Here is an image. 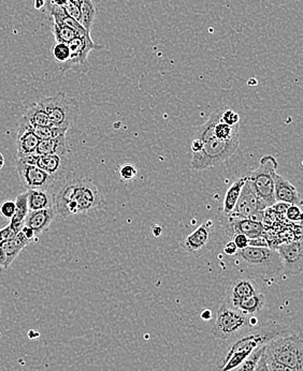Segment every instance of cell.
I'll return each instance as SVG.
<instances>
[{"label":"cell","instance_id":"6da1fadb","mask_svg":"<svg viewBox=\"0 0 303 371\" xmlns=\"http://www.w3.org/2000/svg\"><path fill=\"white\" fill-rule=\"evenodd\" d=\"M291 332L293 330L278 323H270L252 330H245L236 337L225 340L218 348L210 371L233 370L257 349Z\"/></svg>","mask_w":303,"mask_h":371},{"label":"cell","instance_id":"7a4b0ae2","mask_svg":"<svg viewBox=\"0 0 303 371\" xmlns=\"http://www.w3.org/2000/svg\"><path fill=\"white\" fill-rule=\"evenodd\" d=\"M105 203L97 186L86 178L67 180L55 194V211L63 218L88 214Z\"/></svg>","mask_w":303,"mask_h":371},{"label":"cell","instance_id":"3957f363","mask_svg":"<svg viewBox=\"0 0 303 371\" xmlns=\"http://www.w3.org/2000/svg\"><path fill=\"white\" fill-rule=\"evenodd\" d=\"M267 361H273L296 371H303V339L291 332L271 340L264 347Z\"/></svg>","mask_w":303,"mask_h":371},{"label":"cell","instance_id":"277c9868","mask_svg":"<svg viewBox=\"0 0 303 371\" xmlns=\"http://www.w3.org/2000/svg\"><path fill=\"white\" fill-rule=\"evenodd\" d=\"M239 145L240 134L227 141H222L212 136L205 141V145L199 153H193L191 167L194 170L203 171L222 165L237 153Z\"/></svg>","mask_w":303,"mask_h":371},{"label":"cell","instance_id":"5b68a950","mask_svg":"<svg viewBox=\"0 0 303 371\" xmlns=\"http://www.w3.org/2000/svg\"><path fill=\"white\" fill-rule=\"evenodd\" d=\"M233 262L243 267V270L258 275H272L282 271L281 259L275 249L268 247H249L238 251Z\"/></svg>","mask_w":303,"mask_h":371},{"label":"cell","instance_id":"8992f818","mask_svg":"<svg viewBox=\"0 0 303 371\" xmlns=\"http://www.w3.org/2000/svg\"><path fill=\"white\" fill-rule=\"evenodd\" d=\"M38 103L47 113L52 126L67 130L72 127L80 113V105L76 98L68 97L63 92L51 97L42 98Z\"/></svg>","mask_w":303,"mask_h":371},{"label":"cell","instance_id":"52a82bcc","mask_svg":"<svg viewBox=\"0 0 303 371\" xmlns=\"http://www.w3.org/2000/svg\"><path fill=\"white\" fill-rule=\"evenodd\" d=\"M278 167L279 163L273 156H264L260 159L258 168L247 175L253 190L266 204L267 209L276 203L274 199V182L278 174L276 173Z\"/></svg>","mask_w":303,"mask_h":371},{"label":"cell","instance_id":"ba28073f","mask_svg":"<svg viewBox=\"0 0 303 371\" xmlns=\"http://www.w3.org/2000/svg\"><path fill=\"white\" fill-rule=\"evenodd\" d=\"M247 328H251L249 317L243 315L224 299L216 313V322L213 324L212 332L214 337L225 341L239 335Z\"/></svg>","mask_w":303,"mask_h":371},{"label":"cell","instance_id":"9c48e42d","mask_svg":"<svg viewBox=\"0 0 303 371\" xmlns=\"http://www.w3.org/2000/svg\"><path fill=\"white\" fill-rule=\"evenodd\" d=\"M69 51L70 56L68 61L64 65L59 66V70L63 73L67 71H74V72L85 73L90 68L87 57L93 50L105 49V45L95 43L92 39L91 34L78 36L76 39L69 42Z\"/></svg>","mask_w":303,"mask_h":371},{"label":"cell","instance_id":"30bf717a","mask_svg":"<svg viewBox=\"0 0 303 371\" xmlns=\"http://www.w3.org/2000/svg\"><path fill=\"white\" fill-rule=\"evenodd\" d=\"M266 209V204L255 193L247 176L235 209L229 216L230 218H247L262 222Z\"/></svg>","mask_w":303,"mask_h":371},{"label":"cell","instance_id":"8fae6325","mask_svg":"<svg viewBox=\"0 0 303 371\" xmlns=\"http://www.w3.org/2000/svg\"><path fill=\"white\" fill-rule=\"evenodd\" d=\"M15 169L23 187L28 190H47L53 192L57 182L37 165H28L15 159Z\"/></svg>","mask_w":303,"mask_h":371},{"label":"cell","instance_id":"7c38bea8","mask_svg":"<svg viewBox=\"0 0 303 371\" xmlns=\"http://www.w3.org/2000/svg\"><path fill=\"white\" fill-rule=\"evenodd\" d=\"M281 259L282 271L289 276L300 274L302 271L303 250L301 240L282 244L275 249Z\"/></svg>","mask_w":303,"mask_h":371},{"label":"cell","instance_id":"4fadbf2b","mask_svg":"<svg viewBox=\"0 0 303 371\" xmlns=\"http://www.w3.org/2000/svg\"><path fill=\"white\" fill-rule=\"evenodd\" d=\"M32 125H30L24 116H22L17 123V136H15V147H17L15 157H24V156L36 153L39 138L32 131Z\"/></svg>","mask_w":303,"mask_h":371},{"label":"cell","instance_id":"5bb4252c","mask_svg":"<svg viewBox=\"0 0 303 371\" xmlns=\"http://www.w3.org/2000/svg\"><path fill=\"white\" fill-rule=\"evenodd\" d=\"M34 165H37L38 168L59 182L66 174L68 157L59 155H37Z\"/></svg>","mask_w":303,"mask_h":371},{"label":"cell","instance_id":"9a60e30c","mask_svg":"<svg viewBox=\"0 0 303 371\" xmlns=\"http://www.w3.org/2000/svg\"><path fill=\"white\" fill-rule=\"evenodd\" d=\"M228 234H243L249 240H255L264 235V226L260 221L247 218H230Z\"/></svg>","mask_w":303,"mask_h":371},{"label":"cell","instance_id":"2e32d148","mask_svg":"<svg viewBox=\"0 0 303 371\" xmlns=\"http://www.w3.org/2000/svg\"><path fill=\"white\" fill-rule=\"evenodd\" d=\"M260 292V288L249 278H240L230 284L226 292L225 301L231 306H235L241 299Z\"/></svg>","mask_w":303,"mask_h":371},{"label":"cell","instance_id":"e0dca14e","mask_svg":"<svg viewBox=\"0 0 303 371\" xmlns=\"http://www.w3.org/2000/svg\"><path fill=\"white\" fill-rule=\"evenodd\" d=\"M274 199L275 202H283L289 205H297L300 207L302 205V200L296 187L279 174H276L274 182Z\"/></svg>","mask_w":303,"mask_h":371},{"label":"cell","instance_id":"ac0fdd59","mask_svg":"<svg viewBox=\"0 0 303 371\" xmlns=\"http://www.w3.org/2000/svg\"><path fill=\"white\" fill-rule=\"evenodd\" d=\"M56 215L55 207L42 209V211H30L25 219V226L32 229L36 235H41L50 228Z\"/></svg>","mask_w":303,"mask_h":371},{"label":"cell","instance_id":"d6986e66","mask_svg":"<svg viewBox=\"0 0 303 371\" xmlns=\"http://www.w3.org/2000/svg\"><path fill=\"white\" fill-rule=\"evenodd\" d=\"M211 221H207L206 224H201L200 226L196 229L193 233L189 234L182 243V247L189 251V253H195L199 250L202 249L209 242L211 234Z\"/></svg>","mask_w":303,"mask_h":371},{"label":"cell","instance_id":"ffe728a7","mask_svg":"<svg viewBox=\"0 0 303 371\" xmlns=\"http://www.w3.org/2000/svg\"><path fill=\"white\" fill-rule=\"evenodd\" d=\"M28 211H36L42 209H54V192L47 190H28Z\"/></svg>","mask_w":303,"mask_h":371},{"label":"cell","instance_id":"44dd1931","mask_svg":"<svg viewBox=\"0 0 303 371\" xmlns=\"http://www.w3.org/2000/svg\"><path fill=\"white\" fill-rule=\"evenodd\" d=\"M30 244L32 243H30V240H26L21 232H19L12 238H9V240L3 242L1 243V248H3L6 257L5 268L10 266L11 263L17 259V255H20L21 251L25 247H28Z\"/></svg>","mask_w":303,"mask_h":371},{"label":"cell","instance_id":"7402d4cb","mask_svg":"<svg viewBox=\"0 0 303 371\" xmlns=\"http://www.w3.org/2000/svg\"><path fill=\"white\" fill-rule=\"evenodd\" d=\"M67 136H59V138L42 140L38 143L36 153L37 155H59L68 156L69 149L67 146Z\"/></svg>","mask_w":303,"mask_h":371},{"label":"cell","instance_id":"603a6c76","mask_svg":"<svg viewBox=\"0 0 303 371\" xmlns=\"http://www.w3.org/2000/svg\"><path fill=\"white\" fill-rule=\"evenodd\" d=\"M264 305H266V296L260 291L238 301L233 307L247 317H255L262 312Z\"/></svg>","mask_w":303,"mask_h":371},{"label":"cell","instance_id":"cb8c5ba5","mask_svg":"<svg viewBox=\"0 0 303 371\" xmlns=\"http://www.w3.org/2000/svg\"><path fill=\"white\" fill-rule=\"evenodd\" d=\"M14 202L15 213L12 218L10 219L9 226H10L15 235H17L22 230L23 226H25V219H26L28 213H30V211H28V193H26V191L19 194Z\"/></svg>","mask_w":303,"mask_h":371},{"label":"cell","instance_id":"d4e9b609","mask_svg":"<svg viewBox=\"0 0 303 371\" xmlns=\"http://www.w3.org/2000/svg\"><path fill=\"white\" fill-rule=\"evenodd\" d=\"M245 180H247V176L240 178L239 180H236L230 186L229 189L226 192L225 198H224V205H222V213L226 216H230L233 209H235L236 204H237L238 199H239Z\"/></svg>","mask_w":303,"mask_h":371},{"label":"cell","instance_id":"484cf974","mask_svg":"<svg viewBox=\"0 0 303 371\" xmlns=\"http://www.w3.org/2000/svg\"><path fill=\"white\" fill-rule=\"evenodd\" d=\"M97 14V6L94 3V0H82L81 17H80L79 23L90 34H91L92 27H93Z\"/></svg>","mask_w":303,"mask_h":371},{"label":"cell","instance_id":"4316f807","mask_svg":"<svg viewBox=\"0 0 303 371\" xmlns=\"http://www.w3.org/2000/svg\"><path fill=\"white\" fill-rule=\"evenodd\" d=\"M23 116L28 119L30 125L32 126H50L49 117H48L47 113L44 112V109L40 107L39 103H32L30 107L25 109Z\"/></svg>","mask_w":303,"mask_h":371},{"label":"cell","instance_id":"83f0119b","mask_svg":"<svg viewBox=\"0 0 303 371\" xmlns=\"http://www.w3.org/2000/svg\"><path fill=\"white\" fill-rule=\"evenodd\" d=\"M52 32L54 36L56 43H67L76 39L80 34L71 27L67 26V25L63 24V23H53L52 26Z\"/></svg>","mask_w":303,"mask_h":371},{"label":"cell","instance_id":"f1b7e54d","mask_svg":"<svg viewBox=\"0 0 303 371\" xmlns=\"http://www.w3.org/2000/svg\"><path fill=\"white\" fill-rule=\"evenodd\" d=\"M32 131L34 132V136L39 138V141H42V140H50V138L67 136L68 130L50 125V126H32Z\"/></svg>","mask_w":303,"mask_h":371},{"label":"cell","instance_id":"f546056e","mask_svg":"<svg viewBox=\"0 0 303 371\" xmlns=\"http://www.w3.org/2000/svg\"><path fill=\"white\" fill-rule=\"evenodd\" d=\"M239 124L236 125V126H228L220 120L213 128V136L222 141H227V140L233 138L236 134H239Z\"/></svg>","mask_w":303,"mask_h":371},{"label":"cell","instance_id":"4dcf8cb0","mask_svg":"<svg viewBox=\"0 0 303 371\" xmlns=\"http://www.w3.org/2000/svg\"><path fill=\"white\" fill-rule=\"evenodd\" d=\"M262 353H264V347L260 348V349H257L256 351L253 352L252 354L249 355L247 359L243 361L242 364H240L239 366L236 367L231 371H255V368H256Z\"/></svg>","mask_w":303,"mask_h":371},{"label":"cell","instance_id":"1f68e13d","mask_svg":"<svg viewBox=\"0 0 303 371\" xmlns=\"http://www.w3.org/2000/svg\"><path fill=\"white\" fill-rule=\"evenodd\" d=\"M52 54H53V59L56 61L59 66L64 65L67 63L70 56V51H69V46L67 43H56L53 46L52 49Z\"/></svg>","mask_w":303,"mask_h":371},{"label":"cell","instance_id":"d6a6232c","mask_svg":"<svg viewBox=\"0 0 303 371\" xmlns=\"http://www.w3.org/2000/svg\"><path fill=\"white\" fill-rule=\"evenodd\" d=\"M81 3L82 0H68V3L64 7L66 14L76 22H79L81 17Z\"/></svg>","mask_w":303,"mask_h":371},{"label":"cell","instance_id":"836d02e7","mask_svg":"<svg viewBox=\"0 0 303 371\" xmlns=\"http://www.w3.org/2000/svg\"><path fill=\"white\" fill-rule=\"evenodd\" d=\"M220 120H222L224 124L228 125V126H236V125L239 124L240 116L238 113H236L235 111H233V109H222Z\"/></svg>","mask_w":303,"mask_h":371},{"label":"cell","instance_id":"e575fe53","mask_svg":"<svg viewBox=\"0 0 303 371\" xmlns=\"http://www.w3.org/2000/svg\"><path fill=\"white\" fill-rule=\"evenodd\" d=\"M285 217H286L287 220L291 221V222H298L301 224L302 221V211H301L300 206H297V205H289V209H287L286 213H285Z\"/></svg>","mask_w":303,"mask_h":371},{"label":"cell","instance_id":"d590c367","mask_svg":"<svg viewBox=\"0 0 303 371\" xmlns=\"http://www.w3.org/2000/svg\"><path fill=\"white\" fill-rule=\"evenodd\" d=\"M137 174L138 171L137 169H136L135 165H129V163H127V165H124L121 167L120 175L122 180H135L136 176H137Z\"/></svg>","mask_w":303,"mask_h":371},{"label":"cell","instance_id":"8d00e7d4","mask_svg":"<svg viewBox=\"0 0 303 371\" xmlns=\"http://www.w3.org/2000/svg\"><path fill=\"white\" fill-rule=\"evenodd\" d=\"M15 213V202L5 201L0 205V214L7 220H10Z\"/></svg>","mask_w":303,"mask_h":371},{"label":"cell","instance_id":"74e56055","mask_svg":"<svg viewBox=\"0 0 303 371\" xmlns=\"http://www.w3.org/2000/svg\"><path fill=\"white\" fill-rule=\"evenodd\" d=\"M231 238H233L231 240L237 246L238 249L241 250L249 247V240L243 234H235V235L231 236Z\"/></svg>","mask_w":303,"mask_h":371},{"label":"cell","instance_id":"f35d334b","mask_svg":"<svg viewBox=\"0 0 303 371\" xmlns=\"http://www.w3.org/2000/svg\"><path fill=\"white\" fill-rule=\"evenodd\" d=\"M14 235L15 234L14 232H13L12 229L8 224L5 228L0 229V243H3V242L9 240V238H12Z\"/></svg>","mask_w":303,"mask_h":371},{"label":"cell","instance_id":"ab89813d","mask_svg":"<svg viewBox=\"0 0 303 371\" xmlns=\"http://www.w3.org/2000/svg\"><path fill=\"white\" fill-rule=\"evenodd\" d=\"M21 233L25 236L26 240H30V243H34V242H37L38 236L34 234V231L32 229L28 228V226H23L22 230L20 231Z\"/></svg>","mask_w":303,"mask_h":371},{"label":"cell","instance_id":"60d3db41","mask_svg":"<svg viewBox=\"0 0 303 371\" xmlns=\"http://www.w3.org/2000/svg\"><path fill=\"white\" fill-rule=\"evenodd\" d=\"M266 359V357H264ZM267 365L269 366L270 370L271 371H296L293 369L289 368V367L284 366V365L279 364V363H275L273 361H267Z\"/></svg>","mask_w":303,"mask_h":371},{"label":"cell","instance_id":"b9f144b4","mask_svg":"<svg viewBox=\"0 0 303 371\" xmlns=\"http://www.w3.org/2000/svg\"><path fill=\"white\" fill-rule=\"evenodd\" d=\"M238 251H239V249H238L233 240H230L229 243L226 244L225 247H224V253L228 257H235Z\"/></svg>","mask_w":303,"mask_h":371},{"label":"cell","instance_id":"7bdbcfd3","mask_svg":"<svg viewBox=\"0 0 303 371\" xmlns=\"http://www.w3.org/2000/svg\"><path fill=\"white\" fill-rule=\"evenodd\" d=\"M249 246H253V247H269V243L267 242L266 238L264 236L255 238V240H249Z\"/></svg>","mask_w":303,"mask_h":371},{"label":"cell","instance_id":"ee69618b","mask_svg":"<svg viewBox=\"0 0 303 371\" xmlns=\"http://www.w3.org/2000/svg\"><path fill=\"white\" fill-rule=\"evenodd\" d=\"M289 207V204L283 203V202H276L275 204H273L271 207L269 209H274V211L278 213V214L284 215L286 213L287 209Z\"/></svg>","mask_w":303,"mask_h":371},{"label":"cell","instance_id":"f6af8a7d","mask_svg":"<svg viewBox=\"0 0 303 371\" xmlns=\"http://www.w3.org/2000/svg\"><path fill=\"white\" fill-rule=\"evenodd\" d=\"M203 145H205V142L201 141L200 138H194L191 145V151H193V153H199L202 149Z\"/></svg>","mask_w":303,"mask_h":371},{"label":"cell","instance_id":"bcb514c9","mask_svg":"<svg viewBox=\"0 0 303 371\" xmlns=\"http://www.w3.org/2000/svg\"><path fill=\"white\" fill-rule=\"evenodd\" d=\"M255 371H271L270 370L269 366L267 365L266 359H264V353H262V357H260V361H258V364H257Z\"/></svg>","mask_w":303,"mask_h":371},{"label":"cell","instance_id":"7dc6e473","mask_svg":"<svg viewBox=\"0 0 303 371\" xmlns=\"http://www.w3.org/2000/svg\"><path fill=\"white\" fill-rule=\"evenodd\" d=\"M6 266V257L3 253V248H1V243H0V267L5 268Z\"/></svg>","mask_w":303,"mask_h":371},{"label":"cell","instance_id":"c3c4849f","mask_svg":"<svg viewBox=\"0 0 303 371\" xmlns=\"http://www.w3.org/2000/svg\"><path fill=\"white\" fill-rule=\"evenodd\" d=\"M34 8L36 10H41L44 8V0H34Z\"/></svg>","mask_w":303,"mask_h":371},{"label":"cell","instance_id":"681fc988","mask_svg":"<svg viewBox=\"0 0 303 371\" xmlns=\"http://www.w3.org/2000/svg\"><path fill=\"white\" fill-rule=\"evenodd\" d=\"M162 226H155L154 228H153V234H154L155 237H159V236L162 235Z\"/></svg>","mask_w":303,"mask_h":371},{"label":"cell","instance_id":"f907efd6","mask_svg":"<svg viewBox=\"0 0 303 371\" xmlns=\"http://www.w3.org/2000/svg\"><path fill=\"white\" fill-rule=\"evenodd\" d=\"M51 3L59 6V7H65L66 3H68V0H51Z\"/></svg>","mask_w":303,"mask_h":371},{"label":"cell","instance_id":"816d5d0a","mask_svg":"<svg viewBox=\"0 0 303 371\" xmlns=\"http://www.w3.org/2000/svg\"><path fill=\"white\" fill-rule=\"evenodd\" d=\"M201 318H202L203 320H209V319H211V311L210 310L202 311V313H201Z\"/></svg>","mask_w":303,"mask_h":371},{"label":"cell","instance_id":"f5cc1de1","mask_svg":"<svg viewBox=\"0 0 303 371\" xmlns=\"http://www.w3.org/2000/svg\"><path fill=\"white\" fill-rule=\"evenodd\" d=\"M3 165H5V158L0 153V170L3 168Z\"/></svg>","mask_w":303,"mask_h":371},{"label":"cell","instance_id":"db71d44e","mask_svg":"<svg viewBox=\"0 0 303 371\" xmlns=\"http://www.w3.org/2000/svg\"><path fill=\"white\" fill-rule=\"evenodd\" d=\"M0 338H1V334H0Z\"/></svg>","mask_w":303,"mask_h":371}]
</instances>
